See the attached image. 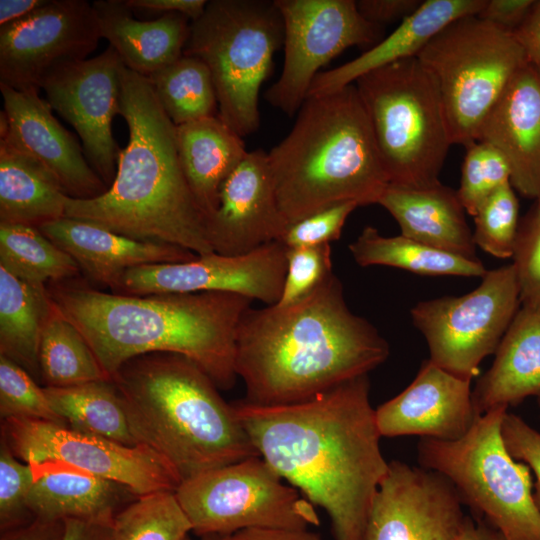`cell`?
Instances as JSON below:
<instances>
[{"label": "cell", "mask_w": 540, "mask_h": 540, "mask_svg": "<svg viewBox=\"0 0 540 540\" xmlns=\"http://www.w3.org/2000/svg\"><path fill=\"white\" fill-rule=\"evenodd\" d=\"M98 18L86 0H47L0 27V85L39 92L43 78L67 62L85 60L100 40Z\"/></svg>", "instance_id": "cell-15"}, {"label": "cell", "mask_w": 540, "mask_h": 540, "mask_svg": "<svg viewBox=\"0 0 540 540\" xmlns=\"http://www.w3.org/2000/svg\"><path fill=\"white\" fill-rule=\"evenodd\" d=\"M378 204L396 220L401 235L452 254L478 258L457 190L441 182L425 187L388 184Z\"/></svg>", "instance_id": "cell-25"}, {"label": "cell", "mask_w": 540, "mask_h": 540, "mask_svg": "<svg viewBox=\"0 0 540 540\" xmlns=\"http://www.w3.org/2000/svg\"><path fill=\"white\" fill-rule=\"evenodd\" d=\"M54 310L47 285L23 281L0 266V355L40 379L39 345Z\"/></svg>", "instance_id": "cell-31"}, {"label": "cell", "mask_w": 540, "mask_h": 540, "mask_svg": "<svg viewBox=\"0 0 540 540\" xmlns=\"http://www.w3.org/2000/svg\"><path fill=\"white\" fill-rule=\"evenodd\" d=\"M534 0H486L477 17L513 33L527 16Z\"/></svg>", "instance_id": "cell-47"}, {"label": "cell", "mask_w": 540, "mask_h": 540, "mask_svg": "<svg viewBox=\"0 0 540 540\" xmlns=\"http://www.w3.org/2000/svg\"><path fill=\"white\" fill-rule=\"evenodd\" d=\"M120 115L129 129L116 177L101 196L68 197L65 217L118 234L170 244L197 255L213 251L208 217L199 207L178 155L176 125L162 108L148 77L122 68Z\"/></svg>", "instance_id": "cell-4"}, {"label": "cell", "mask_w": 540, "mask_h": 540, "mask_svg": "<svg viewBox=\"0 0 540 540\" xmlns=\"http://www.w3.org/2000/svg\"><path fill=\"white\" fill-rule=\"evenodd\" d=\"M497 149L522 196H540V73L529 63L509 81L484 119L478 135ZM476 140V141H477Z\"/></svg>", "instance_id": "cell-22"}, {"label": "cell", "mask_w": 540, "mask_h": 540, "mask_svg": "<svg viewBox=\"0 0 540 540\" xmlns=\"http://www.w3.org/2000/svg\"><path fill=\"white\" fill-rule=\"evenodd\" d=\"M286 251L274 241L242 255L211 252L186 262L143 265L127 270L112 292L143 296L217 291L274 305L283 290Z\"/></svg>", "instance_id": "cell-17"}, {"label": "cell", "mask_w": 540, "mask_h": 540, "mask_svg": "<svg viewBox=\"0 0 540 540\" xmlns=\"http://www.w3.org/2000/svg\"><path fill=\"white\" fill-rule=\"evenodd\" d=\"M381 436L419 435L441 441L465 436L476 418L471 381L424 360L401 393L375 409Z\"/></svg>", "instance_id": "cell-20"}, {"label": "cell", "mask_w": 540, "mask_h": 540, "mask_svg": "<svg viewBox=\"0 0 540 540\" xmlns=\"http://www.w3.org/2000/svg\"><path fill=\"white\" fill-rule=\"evenodd\" d=\"M287 269L280 307L293 305L319 289L334 274L330 244L287 248Z\"/></svg>", "instance_id": "cell-42"}, {"label": "cell", "mask_w": 540, "mask_h": 540, "mask_svg": "<svg viewBox=\"0 0 540 540\" xmlns=\"http://www.w3.org/2000/svg\"><path fill=\"white\" fill-rule=\"evenodd\" d=\"M123 66L109 45L96 57L58 65L40 85L51 108L78 133L85 156L108 188L116 177L120 153L112 119L121 112Z\"/></svg>", "instance_id": "cell-16"}, {"label": "cell", "mask_w": 540, "mask_h": 540, "mask_svg": "<svg viewBox=\"0 0 540 540\" xmlns=\"http://www.w3.org/2000/svg\"><path fill=\"white\" fill-rule=\"evenodd\" d=\"M455 540H507L498 530L482 518L476 521L465 516Z\"/></svg>", "instance_id": "cell-53"}, {"label": "cell", "mask_w": 540, "mask_h": 540, "mask_svg": "<svg viewBox=\"0 0 540 540\" xmlns=\"http://www.w3.org/2000/svg\"><path fill=\"white\" fill-rule=\"evenodd\" d=\"M357 207V203L349 201L312 213L289 224L279 242L287 248L330 244L341 237L348 216Z\"/></svg>", "instance_id": "cell-44"}, {"label": "cell", "mask_w": 540, "mask_h": 540, "mask_svg": "<svg viewBox=\"0 0 540 540\" xmlns=\"http://www.w3.org/2000/svg\"><path fill=\"white\" fill-rule=\"evenodd\" d=\"M283 41V19L274 0L208 1L191 21L183 55L208 66L218 117L241 137L260 126V88Z\"/></svg>", "instance_id": "cell-8"}, {"label": "cell", "mask_w": 540, "mask_h": 540, "mask_svg": "<svg viewBox=\"0 0 540 540\" xmlns=\"http://www.w3.org/2000/svg\"><path fill=\"white\" fill-rule=\"evenodd\" d=\"M267 154L288 225L342 202L378 204L389 184L354 83L308 96L291 131Z\"/></svg>", "instance_id": "cell-6"}, {"label": "cell", "mask_w": 540, "mask_h": 540, "mask_svg": "<svg viewBox=\"0 0 540 540\" xmlns=\"http://www.w3.org/2000/svg\"><path fill=\"white\" fill-rule=\"evenodd\" d=\"M540 397V311L520 307L501 339L491 367L472 390L475 413Z\"/></svg>", "instance_id": "cell-28"}, {"label": "cell", "mask_w": 540, "mask_h": 540, "mask_svg": "<svg viewBox=\"0 0 540 540\" xmlns=\"http://www.w3.org/2000/svg\"><path fill=\"white\" fill-rule=\"evenodd\" d=\"M506 407L478 416L461 439L422 438L420 467L445 476L463 504L507 540H540V511L532 493L530 468L516 462L502 440Z\"/></svg>", "instance_id": "cell-9"}, {"label": "cell", "mask_w": 540, "mask_h": 540, "mask_svg": "<svg viewBox=\"0 0 540 540\" xmlns=\"http://www.w3.org/2000/svg\"><path fill=\"white\" fill-rule=\"evenodd\" d=\"M0 266L35 285L76 278L74 259L48 239L39 228L0 223Z\"/></svg>", "instance_id": "cell-34"}, {"label": "cell", "mask_w": 540, "mask_h": 540, "mask_svg": "<svg viewBox=\"0 0 540 540\" xmlns=\"http://www.w3.org/2000/svg\"><path fill=\"white\" fill-rule=\"evenodd\" d=\"M462 504L442 474L391 461L372 501L364 540H455L465 518Z\"/></svg>", "instance_id": "cell-18"}, {"label": "cell", "mask_w": 540, "mask_h": 540, "mask_svg": "<svg viewBox=\"0 0 540 540\" xmlns=\"http://www.w3.org/2000/svg\"><path fill=\"white\" fill-rule=\"evenodd\" d=\"M389 353L378 330L349 309L343 285L332 274L293 305L244 313L236 334L235 372L244 383L246 402L289 405L368 375Z\"/></svg>", "instance_id": "cell-2"}, {"label": "cell", "mask_w": 540, "mask_h": 540, "mask_svg": "<svg viewBox=\"0 0 540 540\" xmlns=\"http://www.w3.org/2000/svg\"><path fill=\"white\" fill-rule=\"evenodd\" d=\"M148 78L162 108L176 126L218 116L211 72L202 60L183 55Z\"/></svg>", "instance_id": "cell-36"}, {"label": "cell", "mask_w": 540, "mask_h": 540, "mask_svg": "<svg viewBox=\"0 0 540 540\" xmlns=\"http://www.w3.org/2000/svg\"><path fill=\"white\" fill-rule=\"evenodd\" d=\"M538 405H539V408H540V397H538Z\"/></svg>", "instance_id": "cell-57"}, {"label": "cell", "mask_w": 540, "mask_h": 540, "mask_svg": "<svg viewBox=\"0 0 540 540\" xmlns=\"http://www.w3.org/2000/svg\"><path fill=\"white\" fill-rule=\"evenodd\" d=\"M105 38L130 70L149 77L183 56L191 20L167 13L154 20H137L123 0L92 3Z\"/></svg>", "instance_id": "cell-26"}, {"label": "cell", "mask_w": 540, "mask_h": 540, "mask_svg": "<svg viewBox=\"0 0 540 540\" xmlns=\"http://www.w3.org/2000/svg\"><path fill=\"white\" fill-rule=\"evenodd\" d=\"M417 58L434 77L451 143L467 146L515 73L528 63L512 33L477 17L458 18Z\"/></svg>", "instance_id": "cell-10"}, {"label": "cell", "mask_w": 540, "mask_h": 540, "mask_svg": "<svg viewBox=\"0 0 540 540\" xmlns=\"http://www.w3.org/2000/svg\"><path fill=\"white\" fill-rule=\"evenodd\" d=\"M68 196L38 161L0 140V223L40 226L65 217Z\"/></svg>", "instance_id": "cell-30"}, {"label": "cell", "mask_w": 540, "mask_h": 540, "mask_svg": "<svg viewBox=\"0 0 540 540\" xmlns=\"http://www.w3.org/2000/svg\"><path fill=\"white\" fill-rule=\"evenodd\" d=\"M369 395L363 375L295 404H232L259 456L328 513L335 540H364L389 467Z\"/></svg>", "instance_id": "cell-1"}, {"label": "cell", "mask_w": 540, "mask_h": 540, "mask_svg": "<svg viewBox=\"0 0 540 540\" xmlns=\"http://www.w3.org/2000/svg\"><path fill=\"white\" fill-rule=\"evenodd\" d=\"M0 416L27 418L54 422H65L52 409L45 394L35 379L21 366L0 355Z\"/></svg>", "instance_id": "cell-40"}, {"label": "cell", "mask_w": 540, "mask_h": 540, "mask_svg": "<svg viewBox=\"0 0 540 540\" xmlns=\"http://www.w3.org/2000/svg\"><path fill=\"white\" fill-rule=\"evenodd\" d=\"M422 0H359L356 1L360 15L369 23L382 27L403 21L413 14Z\"/></svg>", "instance_id": "cell-46"}, {"label": "cell", "mask_w": 540, "mask_h": 540, "mask_svg": "<svg viewBox=\"0 0 540 540\" xmlns=\"http://www.w3.org/2000/svg\"><path fill=\"white\" fill-rule=\"evenodd\" d=\"M138 444L159 454L183 481L259 456L232 404L193 361L149 353L111 378Z\"/></svg>", "instance_id": "cell-5"}, {"label": "cell", "mask_w": 540, "mask_h": 540, "mask_svg": "<svg viewBox=\"0 0 540 540\" xmlns=\"http://www.w3.org/2000/svg\"><path fill=\"white\" fill-rule=\"evenodd\" d=\"M526 59L540 73V0H534L527 16L512 33Z\"/></svg>", "instance_id": "cell-48"}, {"label": "cell", "mask_w": 540, "mask_h": 540, "mask_svg": "<svg viewBox=\"0 0 540 540\" xmlns=\"http://www.w3.org/2000/svg\"><path fill=\"white\" fill-rule=\"evenodd\" d=\"M64 520L35 518L28 524L1 532L0 540H64Z\"/></svg>", "instance_id": "cell-49"}, {"label": "cell", "mask_w": 540, "mask_h": 540, "mask_svg": "<svg viewBox=\"0 0 540 540\" xmlns=\"http://www.w3.org/2000/svg\"><path fill=\"white\" fill-rule=\"evenodd\" d=\"M184 540H194V539L187 536ZM199 540H222V537H220V536H203V537H200Z\"/></svg>", "instance_id": "cell-55"}, {"label": "cell", "mask_w": 540, "mask_h": 540, "mask_svg": "<svg viewBox=\"0 0 540 540\" xmlns=\"http://www.w3.org/2000/svg\"><path fill=\"white\" fill-rule=\"evenodd\" d=\"M46 2L47 0H0L1 26L26 17Z\"/></svg>", "instance_id": "cell-54"}, {"label": "cell", "mask_w": 540, "mask_h": 540, "mask_svg": "<svg viewBox=\"0 0 540 540\" xmlns=\"http://www.w3.org/2000/svg\"><path fill=\"white\" fill-rule=\"evenodd\" d=\"M486 0H425L387 37L358 57L319 72L308 96L322 95L353 84L358 78L399 60L417 57L427 43L454 20L477 15ZM307 96V97H308Z\"/></svg>", "instance_id": "cell-24"}, {"label": "cell", "mask_w": 540, "mask_h": 540, "mask_svg": "<svg viewBox=\"0 0 540 540\" xmlns=\"http://www.w3.org/2000/svg\"><path fill=\"white\" fill-rule=\"evenodd\" d=\"M55 413L70 429L102 437L126 446L139 445L111 379L70 387H44Z\"/></svg>", "instance_id": "cell-32"}, {"label": "cell", "mask_w": 540, "mask_h": 540, "mask_svg": "<svg viewBox=\"0 0 540 540\" xmlns=\"http://www.w3.org/2000/svg\"><path fill=\"white\" fill-rule=\"evenodd\" d=\"M1 439L26 463H60L128 488L136 497L175 492L181 480L146 445L126 446L49 421L1 420Z\"/></svg>", "instance_id": "cell-13"}, {"label": "cell", "mask_w": 540, "mask_h": 540, "mask_svg": "<svg viewBox=\"0 0 540 540\" xmlns=\"http://www.w3.org/2000/svg\"><path fill=\"white\" fill-rule=\"evenodd\" d=\"M521 306L540 311V206L520 219L513 253Z\"/></svg>", "instance_id": "cell-43"}, {"label": "cell", "mask_w": 540, "mask_h": 540, "mask_svg": "<svg viewBox=\"0 0 540 540\" xmlns=\"http://www.w3.org/2000/svg\"><path fill=\"white\" fill-rule=\"evenodd\" d=\"M537 204L540 206V196L539 198L536 200Z\"/></svg>", "instance_id": "cell-56"}, {"label": "cell", "mask_w": 540, "mask_h": 540, "mask_svg": "<svg viewBox=\"0 0 540 540\" xmlns=\"http://www.w3.org/2000/svg\"><path fill=\"white\" fill-rule=\"evenodd\" d=\"M501 436L510 456L529 466L536 476L533 500L540 511V433L519 416L506 412L501 423Z\"/></svg>", "instance_id": "cell-45"}, {"label": "cell", "mask_w": 540, "mask_h": 540, "mask_svg": "<svg viewBox=\"0 0 540 540\" xmlns=\"http://www.w3.org/2000/svg\"><path fill=\"white\" fill-rule=\"evenodd\" d=\"M33 468L17 458L0 440V531H8L35 519L29 507Z\"/></svg>", "instance_id": "cell-41"}, {"label": "cell", "mask_w": 540, "mask_h": 540, "mask_svg": "<svg viewBox=\"0 0 540 540\" xmlns=\"http://www.w3.org/2000/svg\"><path fill=\"white\" fill-rule=\"evenodd\" d=\"M354 84L389 184L425 187L440 182L452 143L438 85L420 60H399Z\"/></svg>", "instance_id": "cell-7"}, {"label": "cell", "mask_w": 540, "mask_h": 540, "mask_svg": "<svg viewBox=\"0 0 540 540\" xmlns=\"http://www.w3.org/2000/svg\"><path fill=\"white\" fill-rule=\"evenodd\" d=\"M179 160L188 185L208 222L221 186L247 155L242 137L218 116L176 126Z\"/></svg>", "instance_id": "cell-29"}, {"label": "cell", "mask_w": 540, "mask_h": 540, "mask_svg": "<svg viewBox=\"0 0 540 540\" xmlns=\"http://www.w3.org/2000/svg\"><path fill=\"white\" fill-rule=\"evenodd\" d=\"M476 247L497 258L513 257L519 227V202L511 182L492 193L473 216Z\"/></svg>", "instance_id": "cell-38"}, {"label": "cell", "mask_w": 540, "mask_h": 540, "mask_svg": "<svg viewBox=\"0 0 540 540\" xmlns=\"http://www.w3.org/2000/svg\"><path fill=\"white\" fill-rule=\"evenodd\" d=\"M39 229L69 254L91 281L106 285L111 292L131 268L186 262L197 256L179 246L133 239L74 218L63 217Z\"/></svg>", "instance_id": "cell-23"}, {"label": "cell", "mask_w": 540, "mask_h": 540, "mask_svg": "<svg viewBox=\"0 0 540 540\" xmlns=\"http://www.w3.org/2000/svg\"><path fill=\"white\" fill-rule=\"evenodd\" d=\"M47 289L110 379L137 356L174 353L197 364L219 389L234 386L236 334L250 298L217 291L108 293L77 277L49 283Z\"/></svg>", "instance_id": "cell-3"}, {"label": "cell", "mask_w": 540, "mask_h": 540, "mask_svg": "<svg viewBox=\"0 0 540 540\" xmlns=\"http://www.w3.org/2000/svg\"><path fill=\"white\" fill-rule=\"evenodd\" d=\"M284 25V60L266 101L288 116L298 113L318 71L352 46L372 47L383 28L366 21L354 0H274Z\"/></svg>", "instance_id": "cell-14"}, {"label": "cell", "mask_w": 540, "mask_h": 540, "mask_svg": "<svg viewBox=\"0 0 540 540\" xmlns=\"http://www.w3.org/2000/svg\"><path fill=\"white\" fill-rule=\"evenodd\" d=\"M192 531L175 492L135 498L115 516L112 540H184Z\"/></svg>", "instance_id": "cell-37"}, {"label": "cell", "mask_w": 540, "mask_h": 540, "mask_svg": "<svg viewBox=\"0 0 540 540\" xmlns=\"http://www.w3.org/2000/svg\"><path fill=\"white\" fill-rule=\"evenodd\" d=\"M222 540H320V538L318 534L308 530L248 528L222 537Z\"/></svg>", "instance_id": "cell-52"}, {"label": "cell", "mask_w": 540, "mask_h": 540, "mask_svg": "<svg viewBox=\"0 0 540 540\" xmlns=\"http://www.w3.org/2000/svg\"><path fill=\"white\" fill-rule=\"evenodd\" d=\"M288 223L276 200L268 154L248 152L221 186L217 210L208 222L213 251L242 255L280 241Z\"/></svg>", "instance_id": "cell-19"}, {"label": "cell", "mask_w": 540, "mask_h": 540, "mask_svg": "<svg viewBox=\"0 0 540 540\" xmlns=\"http://www.w3.org/2000/svg\"><path fill=\"white\" fill-rule=\"evenodd\" d=\"M465 148L457 193L466 213L474 216L492 193L510 182L511 173L505 158L490 144L477 140Z\"/></svg>", "instance_id": "cell-39"}, {"label": "cell", "mask_w": 540, "mask_h": 540, "mask_svg": "<svg viewBox=\"0 0 540 540\" xmlns=\"http://www.w3.org/2000/svg\"><path fill=\"white\" fill-rule=\"evenodd\" d=\"M206 0H125L132 9H142L151 12L181 13L191 21L199 18L207 5Z\"/></svg>", "instance_id": "cell-50"}, {"label": "cell", "mask_w": 540, "mask_h": 540, "mask_svg": "<svg viewBox=\"0 0 540 540\" xmlns=\"http://www.w3.org/2000/svg\"><path fill=\"white\" fill-rule=\"evenodd\" d=\"M44 387H70L110 379L81 332L54 306L39 345Z\"/></svg>", "instance_id": "cell-35"}, {"label": "cell", "mask_w": 540, "mask_h": 540, "mask_svg": "<svg viewBox=\"0 0 540 540\" xmlns=\"http://www.w3.org/2000/svg\"><path fill=\"white\" fill-rule=\"evenodd\" d=\"M9 122L5 139L58 180L68 197L93 199L108 187L86 162L75 137L53 116L51 106L36 91L0 85Z\"/></svg>", "instance_id": "cell-21"}, {"label": "cell", "mask_w": 540, "mask_h": 540, "mask_svg": "<svg viewBox=\"0 0 540 540\" xmlns=\"http://www.w3.org/2000/svg\"><path fill=\"white\" fill-rule=\"evenodd\" d=\"M348 248L355 262L362 267L382 265L424 276L480 278L487 271L479 258L452 254L401 234L383 236L369 225L363 228Z\"/></svg>", "instance_id": "cell-33"}, {"label": "cell", "mask_w": 540, "mask_h": 540, "mask_svg": "<svg viewBox=\"0 0 540 540\" xmlns=\"http://www.w3.org/2000/svg\"><path fill=\"white\" fill-rule=\"evenodd\" d=\"M175 495L199 537H226L248 528L305 531L319 525L314 505L260 456L183 481Z\"/></svg>", "instance_id": "cell-11"}, {"label": "cell", "mask_w": 540, "mask_h": 540, "mask_svg": "<svg viewBox=\"0 0 540 540\" xmlns=\"http://www.w3.org/2000/svg\"><path fill=\"white\" fill-rule=\"evenodd\" d=\"M521 307L515 267L487 270L480 284L461 296L418 302L410 311L438 367L464 380L480 374V363L497 347Z\"/></svg>", "instance_id": "cell-12"}, {"label": "cell", "mask_w": 540, "mask_h": 540, "mask_svg": "<svg viewBox=\"0 0 540 540\" xmlns=\"http://www.w3.org/2000/svg\"><path fill=\"white\" fill-rule=\"evenodd\" d=\"M113 523L114 520L67 519L64 540H112Z\"/></svg>", "instance_id": "cell-51"}, {"label": "cell", "mask_w": 540, "mask_h": 540, "mask_svg": "<svg viewBox=\"0 0 540 540\" xmlns=\"http://www.w3.org/2000/svg\"><path fill=\"white\" fill-rule=\"evenodd\" d=\"M29 464L34 472L29 507L35 518L112 521L129 499L137 498L119 483L69 465Z\"/></svg>", "instance_id": "cell-27"}]
</instances>
